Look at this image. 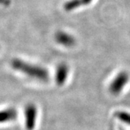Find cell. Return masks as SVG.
<instances>
[{
    "mask_svg": "<svg viewBox=\"0 0 130 130\" xmlns=\"http://www.w3.org/2000/svg\"><path fill=\"white\" fill-rule=\"evenodd\" d=\"M11 66L14 70L20 72L33 79L46 82L49 79L48 70L38 65L32 64L20 59H13L11 61Z\"/></svg>",
    "mask_w": 130,
    "mask_h": 130,
    "instance_id": "1",
    "label": "cell"
},
{
    "mask_svg": "<svg viewBox=\"0 0 130 130\" xmlns=\"http://www.w3.org/2000/svg\"><path fill=\"white\" fill-rule=\"evenodd\" d=\"M129 76L126 72H121L116 76L109 86V90L113 95H119L129 82Z\"/></svg>",
    "mask_w": 130,
    "mask_h": 130,
    "instance_id": "2",
    "label": "cell"
},
{
    "mask_svg": "<svg viewBox=\"0 0 130 130\" xmlns=\"http://www.w3.org/2000/svg\"><path fill=\"white\" fill-rule=\"evenodd\" d=\"M25 124L27 130H33L36 126L37 108L33 103H28L25 108Z\"/></svg>",
    "mask_w": 130,
    "mask_h": 130,
    "instance_id": "3",
    "label": "cell"
},
{
    "mask_svg": "<svg viewBox=\"0 0 130 130\" xmlns=\"http://www.w3.org/2000/svg\"><path fill=\"white\" fill-rule=\"evenodd\" d=\"M56 41L65 47H72L75 44L74 38L70 34L64 31H59L55 35Z\"/></svg>",
    "mask_w": 130,
    "mask_h": 130,
    "instance_id": "4",
    "label": "cell"
},
{
    "mask_svg": "<svg viewBox=\"0 0 130 130\" xmlns=\"http://www.w3.org/2000/svg\"><path fill=\"white\" fill-rule=\"evenodd\" d=\"M69 74V67L61 63L57 67L56 72V83L59 86H62L67 81Z\"/></svg>",
    "mask_w": 130,
    "mask_h": 130,
    "instance_id": "5",
    "label": "cell"
},
{
    "mask_svg": "<svg viewBox=\"0 0 130 130\" xmlns=\"http://www.w3.org/2000/svg\"><path fill=\"white\" fill-rule=\"evenodd\" d=\"M18 117V111L15 108H9L0 111V124L14 121Z\"/></svg>",
    "mask_w": 130,
    "mask_h": 130,
    "instance_id": "6",
    "label": "cell"
},
{
    "mask_svg": "<svg viewBox=\"0 0 130 130\" xmlns=\"http://www.w3.org/2000/svg\"><path fill=\"white\" fill-rule=\"evenodd\" d=\"M82 6L80 0H69L64 5V9L67 12H70Z\"/></svg>",
    "mask_w": 130,
    "mask_h": 130,
    "instance_id": "7",
    "label": "cell"
},
{
    "mask_svg": "<svg viewBox=\"0 0 130 130\" xmlns=\"http://www.w3.org/2000/svg\"><path fill=\"white\" fill-rule=\"evenodd\" d=\"M115 116L119 120L130 126V113L124 111H119L115 113Z\"/></svg>",
    "mask_w": 130,
    "mask_h": 130,
    "instance_id": "8",
    "label": "cell"
},
{
    "mask_svg": "<svg viewBox=\"0 0 130 130\" xmlns=\"http://www.w3.org/2000/svg\"><path fill=\"white\" fill-rule=\"evenodd\" d=\"M93 0H80V2H81V4H82V6L83 5H88L89 4H90L91 3V2H92Z\"/></svg>",
    "mask_w": 130,
    "mask_h": 130,
    "instance_id": "9",
    "label": "cell"
}]
</instances>
